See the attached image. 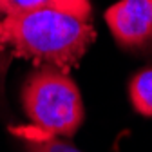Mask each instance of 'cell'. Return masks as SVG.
<instances>
[{
	"mask_svg": "<svg viewBox=\"0 0 152 152\" xmlns=\"http://www.w3.org/2000/svg\"><path fill=\"white\" fill-rule=\"evenodd\" d=\"M94 42L91 18L56 9H36L0 18V47L67 69L82 60Z\"/></svg>",
	"mask_w": 152,
	"mask_h": 152,
	"instance_id": "6da1fadb",
	"label": "cell"
},
{
	"mask_svg": "<svg viewBox=\"0 0 152 152\" xmlns=\"http://www.w3.org/2000/svg\"><path fill=\"white\" fill-rule=\"evenodd\" d=\"M22 107L33 127L69 138L83 123L85 109L76 82L62 69L40 64L22 83Z\"/></svg>",
	"mask_w": 152,
	"mask_h": 152,
	"instance_id": "7a4b0ae2",
	"label": "cell"
},
{
	"mask_svg": "<svg viewBox=\"0 0 152 152\" xmlns=\"http://www.w3.org/2000/svg\"><path fill=\"white\" fill-rule=\"evenodd\" d=\"M105 22L123 49H145L152 44V0H120L107 9Z\"/></svg>",
	"mask_w": 152,
	"mask_h": 152,
	"instance_id": "3957f363",
	"label": "cell"
},
{
	"mask_svg": "<svg viewBox=\"0 0 152 152\" xmlns=\"http://www.w3.org/2000/svg\"><path fill=\"white\" fill-rule=\"evenodd\" d=\"M4 15H18L36 9H56L82 18H91L92 9L89 0H0Z\"/></svg>",
	"mask_w": 152,
	"mask_h": 152,
	"instance_id": "277c9868",
	"label": "cell"
},
{
	"mask_svg": "<svg viewBox=\"0 0 152 152\" xmlns=\"http://www.w3.org/2000/svg\"><path fill=\"white\" fill-rule=\"evenodd\" d=\"M13 136L22 145L24 152H82L62 136L49 134L36 127H18L13 129Z\"/></svg>",
	"mask_w": 152,
	"mask_h": 152,
	"instance_id": "5b68a950",
	"label": "cell"
},
{
	"mask_svg": "<svg viewBox=\"0 0 152 152\" xmlns=\"http://www.w3.org/2000/svg\"><path fill=\"white\" fill-rule=\"evenodd\" d=\"M130 103L141 116L152 118V67L138 71L129 83Z\"/></svg>",
	"mask_w": 152,
	"mask_h": 152,
	"instance_id": "8992f818",
	"label": "cell"
},
{
	"mask_svg": "<svg viewBox=\"0 0 152 152\" xmlns=\"http://www.w3.org/2000/svg\"><path fill=\"white\" fill-rule=\"evenodd\" d=\"M2 16H4V13H2V9H0V18H2Z\"/></svg>",
	"mask_w": 152,
	"mask_h": 152,
	"instance_id": "52a82bcc",
	"label": "cell"
}]
</instances>
